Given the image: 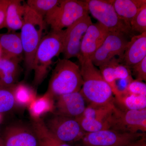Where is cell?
Here are the masks:
<instances>
[{
  "label": "cell",
  "instance_id": "cell-1",
  "mask_svg": "<svg viewBox=\"0 0 146 146\" xmlns=\"http://www.w3.org/2000/svg\"><path fill=\"white\" fill-rule=\"evenodd\" d=\"M79 63L83 80L80 92L86 102L89 104L96 105L114 103V97L110 86L91 59Z\"/></svg>",
  "mask_w": 146,
  "mask_h": 146
},
{
  "label": "cell",
  "instance_id": "cell-26",
  "mask_svg": "<svg viewBox=\"0 0 146 146\" xmlns=\"http://www.w3.org/2000/svg\"><path fill=\"white\" fill-rule=\"evenodd\" d=\"M15 86L7 87L0 84V113L8 112L14 106L16 102L14 93Z\"/></svg>",
  "mask_w": 146,
  "mask_h": 146
},
{
  "label": "cell",
  "instance_id": "cell-35",
  "mask_svg": "<svg viewBox=\"0 0 146 146\" xmlns=\"http://www.w3.org/2000/svg\"><path fill=\"white\" fill-rule=\"evenodd\" d=\"M0 119H1V116H0Z\"/></svg>",
  "mask_w": 146,
  "mask_h": 146
},
{
  "label": "cell",
  "instance_id": "cell-16",
  "mask_svg": "<svg viewBox=\"0 0 146 146\" xmlns=\"http://www.w3.org/2000/svg\"><path fill=\"white\" fill-rule=\"evenodd\" d=\"M99 70L104 80L110 86L115 97L119 95L115 84L116 80L132 77L130 69L122 64L121 60L118 58H114L100 66Z\"/></svg>",
  "mask_w": 146,
  "mask_h": 146
},
{
  "label": "cell",
  "instance_id": "cell-8",
  "mask_svg": "<svg viewBox=\"0 0 146 146\" xmlns=\"http://www.w3.org/2000/svg\"><path fill=\"white\" fill-rule=\"evenodd\" d=\"M114 103L89 104L81 116L76 119L85 133L110 129Z\"/></svg>",
  "mask_w": 146,
  "mask_h": 146
},
{
  "label": "cell",
  "instance_id": "cell-2",
  "mask_svg": "<svg viewBox=\"0 0 146 146\" xmlns=\"http://www.w3.org/2000/svg\"><path fill=\"white\" fill-rule=\"evenodd\" d=\"M46 25L44 18L25 3L23 24L20 33L26 75L33 71L35 56L43 37Z\"/></svg>",
  "mask_w": 146,
  "mask_h": 146
},
{
  "label": "cell",
  "instance_id": "cell-27",
  "mask_svg": "<svg viewBox=\"0 0 146 146\" xmlns=\"http://www.w3.org/2000/svg\"><path fill=\"white\" fill-rule=\"evenodd\" d=\"M131 29L132 31L140 34L146 32V5H144L131 21Z\"/></svg>",
  "mask_w": 146,
  "mask_h": 146
},
{
  "label": "cell",
  "instance_id": "cell-3",
  "mask_svg": "<svg viewBox=\"0 0 146 146\" xmlns=\"http://www.w3.org/2000/svg\"><path fill=\"white\" fill-rule=\"evenodd\" d=\"M82 84L79 66L69 59H59L52 71L46 94L53 100L61 95L79 92Z\"/></svg>",
  "mask_w": 146,
  "mask_h": 146
},
{
  "label": "cell",
  "instance_id": "cell-11",
  "mask_svg": "<svg viewBox=\"0 0 146 146\" xmlns=\"http://www.w3.org/2000/svg\"><path fill=\"white\" fill-rule=\"evenodd\" d=\"M121 33L110 32L101 46L91 58L92 63L100 67L117 56L121 62L129 41Z\"/></svg>",
  "mask_w": 146,
  "mask_h": 146
},
{
  "label": "cell",
  "instance_id": "cell-12",
  "mask_svg": "<svg viewBox=\"0 0 146 146\" xmlns=\"http://www.w3.org/2000/svg\"><path fill=\"white\" fill-rule=\"evenodd\" d=\"M92 23L89 14H86L65 29L62 52L64 59L78 58L83 36Z\"/></svg>",
  "mask_w": 146,
  "mask_h": 146
},
{
  "label": "cell",
  "instance_id": "cell-30",
  "mask_svg": "<svg viewBox=\"0 0 146 146\" xmlns=\"http://www.w3.org/2000/svg\"><path fill=\"white\" fill-rule=\"evenodd\" d=\"M126 93L129 94L146 96V84L143 81L133 80L129 84Z\"/></svg>",
  "mask_w": 146,
  "mask_h": 146
},
{
  "label": "cell",
  "instance_id": "cell-25",
  "mask_svg": "<svg viewBox=\"0 0 146 146\" xmlns=\"http://www.w3.org/2000/svg\"><path fill=\"white\" fill-rule=\"evenodd\" d=\"M60 0H28L26 4L30 8L34 10L42 18L57 6Z\"/></svg>",
  "mask_w": 146,
  "mask_h": 146
},
{
  "label": "cell",
  "instance_id": "cell-19",
  "mask_svg": "<svg viewBox=\"0 0 146 146\" xmlns=\"http://www.w3.org/2000/svg\"><path fill=\"white\" fill-rule=\"evenodd\" d=\"M16 58L2 56L0 58V84L7 87L16 86L15 83L20 73L19 63Z\"/></svg>",
  "mask_w": 146,
  "mask_h": 146
},
{
  "label": "cell",
  "instance_id": "cell-5",
  "mask_svg": "<svg viewBox=\"0 0 146 146\" xmlns=\"http://www.w3.org/2000/svg\"><path fill=\"white\" fill-rule=\"evenodd\" d=\"M88 14L86 1L60 0L59 4L45 16L44 20L51 29L62 30Z\"/></svg>",
  "mask_w": 146,
  "mask_h": 146
},
{
  "label": "cell",
  "instance_id": "cell-4",
  "mask_svg": "<svg viewBox=\"0 0 146 146\" xmlns=\"http://www.w3.org/2000/svg\"><path fill=\"white\" fill-rule=\"evenodd\" d=\"M65 33V29H51L42 37L35 53L33 68V84L36 86L46 78L54 58L62 53Z\"/></svg>",
  "mask_w": 146,
  "mask_h": 146
},
{
  "label": "cell",
  "instance_id": "cell-33",
  "mask_svg": "<svg viewBox=\"0 0 146 146\" xmlns=\"http://www.w3.org/2000/svg\"><path fill=\"white\" fill-rule=\"evenodd\" d=\"M5 0H0V6L2 5L5 2Z\"/></svg>",
  "mask_w": 146,
  "mask_h": 146
},
{
  "label": "cell",
  "instance_id": "cell-17",
  "mask_svg": "<svg viewBox=\"0 0 146 146\" xmlns=\"http://www.w3.org/2000/svg\"><path fill=\"white\" fill-rule=\"evenodd\" d=\"M146 57V32L133 35L129 41L122 59V64L130 69Z\"/></svg>",
  "mask_w": 146,
  "mask_h": 146
},
{
  "label": "cell",
  "instance_id": "cell-6",
  "mask_svg": "<svg viewBox=\"0 0 146 146\" xmlns=\"http://www.w3.org/2000/svg\"><path fill=\"white\" fill-rule=\"evenodd\" d=\"M88 11L110 32L121 33L131 36V27L120 18L110 0H86ZM132 37V36H131Z\"/></svg>",
  "mask_w": 146,
  "mask_h": 146
},
{
  "label": "cell",
  "instance_id": "cell-28",
  "mask_svg": "<svg viewBox=\"0 0 146 146\" xmlns=\"http://www.w3.org/2000/svg\"><path fill=\"white\" fill-rule=\"evenodd\" d=\"M14 93L16 102L21 104H27L30 102L32 97L30 90L25 85L15 86Z\"/></svg>",
  "mask_w": 146,
  "mask_h": 146
},
{
  "label": "cell",
  "instance_id": "cell-23",
  "mask_svg": "<svg viewBox=\"0 0 146 146\" xmlns=\"http://www.w3.org/2000/svg\"><path fill=\"white\" fill-rule=\"evenodd\" d=\"M114 104L123 110H141L146 108V96L124 93L114 97Z\"/></svg>",
  "mask_w": 146,
  "mask_h": 146
},
{
  "label": "cell",
  "instance_id": "cell-31",
  "mask_svg": "<svg viewBox=\"0 0 146 146\" xmlns=\"http://www.w3.org/2000/svg\"><path fill=\"white\" fill-rule=\"evenodd\" d=\"M9 0H5V2L0 6V29L5 27L6 11Z\"/></svg>",
  "mask_w": 146,
  "mask_h": 146
},
{
  "label": "cell",
  "instance_id": "cell-21",
  "mask_svg": "<svg viewBox=\"0 0 146 146\" xmlns=\"http://www.w3.org/2000/svg\"><path fill=\"white\" fill-rule=\"evenodd\" d=\"M112 4L117 14L130 26L131 21L141 9L146 5V0H115Z\"/></svg>",
  "mask_w": 146,
  "mask_h": 146
},
{
  "label": "cell",
  "instance_id": "cell-32",
  "mask_svg": "<svg viewBox=\"0 0 146 146\" xmlns=\"http://www.w3.org/2000/svg\"><path fill=\"white\" fill-rule=\"evenodd\" d=\"M126 146H146V135L138 140L131 142Z\"/></svg>",
  "mask_w": 146,
  "mask_h": 146
},
{
  "label": "cell",
  "instance_id": "cell-24",
  "mask_svg": "<svg viewBox=\"0 0 146 146\" xmlns=\"http://www.w3.org/2000/svg\"><path fill=\"white\" fill-rule=\"evenodd\" d=\"M53 100L46 94L44 96L33 101L30 106L31 113L34 119L40 118L44 113L54 110Z\"/></svg>",
  "mask_w": 146,
  "mask_h": 146
},
{
  "label": "cell",
  "instance_id": "cell-10",
  "mask_svg": "<svg viewBox=\"0 0 146 146\" xmlns=\"http://www.w3.org/2000/svg\"><path fill=\"white\" fill-rule=\"evenodd\" d=\"M110 129L125 133H145L146 108L123 110L114 105Z\"/></svg>",
  "mask_w": 146,
  "mask_h": 146
},
{
  "label": "cell",
  "instance_id": "cell-14",
  "mask_svg": "<svg viewBox=\"0 0 146 146\" xmlns=\"http://www.w3.org/2000/svg\"><path fill=\"white\" fill-rule=\"evenodd\" d=\"M54 114L77 119L83 114L86 101L80 91L61 95L56 98Z\"/></svg>",
  "mask_w": 146,
  "mask_h": 146
},
{
  "label": "cell",
  "instance_id": "cell-29",
  "mask_svg": "<svg viewBox=\"0 0 146 146\" xmlns=\"http://www.w3.org/2000/svg\"><path fill=\"white\" fill-rule=\"evenodd\" d=\"M131 76H134L136 80L146 81V57L133 65L130 68Z\"/></svg>",
  "mask_w": 146,
  "mask_h": 146
},
{
  "label": "cell",
  "instance_id": "cell-20",
  "mask_svg": "<svg viewBox=\"0 0 146 146\" xmlns=\"http://www.w3.org/2000/svg\"><path fill=\"white\" fill-rule=\"evenodd\" d=\"M19 0H9L6 11L5 28L9 32L21 29L23 25L25 3Z\"/></svg>",
  "mask_w": 146,
  "mask_h": 146
},
{
  "label": "cell",
  "instance_id": "cell-18",
  "mask_svg": "<svg viewBox=\"0 0 146 146\" xmlns=\"http://www.w3.org/2000/svg\"><path fill=\"white\" fill-rule=\"evenodd\" d=\"M0 45L2 56L22 60L23 50L20 33L15 32L0 34Z\"/></svg>",
  "mask_w": 146,
  "mask_h": 146
},
{
  "label": "cell",
  "instance_id": "cell-13",
  "mask_svg": "<svg viewBox=\"0 0 146 146\" xmlns=\"http://www.w3.org/2000/svg\"><path fill=\"white\" fill-rule=\"evenodd\" d=\"M109 31L98 22L92 23L87 29L82 42L79 63L90 59L103 44Z\"/></svg>",
  "mask_w": 146,
  "mask_h": 146
},
{
  "label": "cell",
  "instance_id": "cell-15",
  "mask_svg": "<svg viewBox=\"0 0 146 146\" xmlns=\"http://www.w3.org/2000/svg\"><path fill=\"white\" fill-rule=\"evenodd\" d=\"M4 146H39L38 138L32 127L16 124L6 130Z\"/></svg>",
  "mask_w": 146,
  "mask_h": 146
},
{
  "label": "cell",
  "instance_id": "cell-34",
  "mask_svg": "<svg viewBox=\"0 0 146 146\" xmlns=\"http://www.w3.org/2000/svg\"><path fill=\"white\" fill-rule=\"evenodd\" d=\"M2 55V51L0 45V58L1 57Z\"/></svg>",
  "mask_w": 146,
  "mask_h": 146
},
{
  "label": "cell",
  "instance_id": "cell-22",
  "mask_svg": "<svg viewBox=\"0 0 146 146\" xmlns=\"http://www.w3.org/2000/svg\"><path fill=\"white\" fill-rule=\"evenodd\" d=\"M32 127L37 136L39 146H72L54 137L40 118L33 119Z\"/></svg>",
  "mask_w": 146,
  "mask_h": 146
},
{
  "label": "cell",
  "instance_id": "cell-9",
  "mask_svg": "<svg viewBox=\"0 0 146 146\" xmlns=\"http://www.w3.org/2000/svg\"><path fill=\"white\" fill-rule=\"evenodd\" d=\"M44 123L54 137L67 143L78 142L85 133L74 118L54 113Z\"/></svg>",
  "mask_w": 146,
  "mask_h": 146
},
{
  "label": "cell",
  "instance_id": "cell-7",
  "mask_svg": "<svg viewBox=\"0 0 146 146\" xmlns=\"http://www.w3.org/2000/svg\"><path fill=\"white\" fill-rule=\"evenodd\" d=\"M146 135L145 133H125L104 129L85 133L78 142L81 146H126Z\"/></svg>",
  "mask_w": 146,
  "mask_h": 146
}]
</instances>
